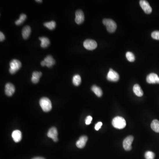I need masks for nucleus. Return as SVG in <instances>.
Here are the masks:
<instances>
[{
  "label": "nucleus",
  "instance_id": "obj_1",
  "mask_svg": "<svg viewBox=\"0 0 159 159\" xmlns=\"http://www.w3.org/2000/svg\"><path fill=\"white\" fill-rule=\"evenodd\" d=\"M112 125L114 127L118 129H122L126 126V120L122 117L117 116L114 118L112 122Z\"/></svg>",
  "mask_w": 159,
  "mask_h": 159
},
{
  "label": "nucleus",
  "instance_id": "obj_2",
  "mask_svg": "<svg viewBox=\"0 0 159 159\" xmlns=\"http://www.w3.org/2000/svg\"><path fill=\"white\" fill-rule=\"evenodd\" d=\"M39 104L43 111L46 112L52 109V103L50 100L47 97H43L40 99Z\"/></svg>",
  "mask_w": 159,
  "mask_h": 159
},
{
  "label": "nucleus",
  "instance_id": "obj_3",
  "mask_svg": "<svg viewBox=\"0 0 159 159\" xmlns=\"http://www.w3.org/2000/svg\"><path fill=\"white\" fill-rule=\"evenodd\" d=\"M103 24L106 27L107 31L110 33H113L117 28L116 23L112 19H104L103 21Z\"/></svg>",
  "mask_w": 159,
  "mask_h": 159
},
{
  "label": "nucleus",
  "instance_id": "obj_4",
  "mask_svg": "<svg viewBox=\"0 0 159 159\" xmlns=\"http://www.w3.org/2000/svg\"><path fill=\"white\" fill-rule=\"evenodd\" d=\"M21 63L20 61L13 59L10 63V73L12 74H15L21 67Z\"/></svg>",
  "mask_w": 159,
  "mask_h": 159
},
{
  "label": "nucleus",
  "instance_id": "obj_5",
  "mask_svg": "<svg viewBox=\"0 0 159 159\" xmlns=\"http://www.w3.org/2000/svg\"><path fill=\"white\" fill-rule=\"evenodd\" d=\"M85 48L88 50H92L95 49L97 47L96 42L92 39H87L83 43Z\"/></svg>",
  "mask_w": 159,
  "mask_h": 159
},
{
  "label": "nucleus",
  "instance_id": "obj_6",
  "mask_svg": "<svg viewBox=\"0 0 159 159\" xmlns=\"http://www.w3.org/2000/svg\"><path fill=\"white\" fill-rule=\"evenodd\" d=\"M107 80L112 82H116L119 79V74L112 69H110L107 76Z\"/></svg>",
  "mask_w": 159,
  "mask_h": 159
},
{
  "label": "nucleus",
  "instance_id": "obj_7",
  "mask_svg": "<svg viewBox=\"0 0 159 159\" xmlns=\"http://www.w3.org/2000/svg\"><path fill=\"white\" fill-rule=\"evenodd\" d=\"M134 137L132 136H129L124 140L123 142V146L124 149L126 151H129L132 149V142L133 141Z\"/></svg>",
  "mask_w": 159,
  "mask_h": 159
},
{
  "label": "nucleus",
  "instance_id": "obj_8",
  "mask_svg": "<svg viewBox=\"0 0 159 159\" xmlns=\"http://www.w3.org/2000/svg\"><path fill=\"white\" fill-rule=\"evenodd\" d=\"M55 63V61L54 59L51 55H48L44 60L41 63V65L42 66H47V67L50 68Z\"/></svg>",
  "mask_w": 159,
  "mask_h": 159
},
{
  "label": "nucleus",
  "instance_id": "obj_9",
  "mask_svg": "<svg viewBox=\"0 0 159 159\" xmlns=\"http://www.w3.org/2000/svg\"><path fill=\"white\" fill-rule=\"evenodd\" d=\"M140 5L144 11L147 14H150L152 12V8L148 1L145 0H141L140 1Z\"/></svg>",
  "mask_w": 159,
  "mask_h": 159
},
{
  "label": "nucleus",
  "instance_id": "obj_10",
  "mask_svg": "<svg viewBox=\"0 0 159 159\" xmlns=\"http://www.w3.org/2000/svg\"><path fill=\"white\" fill-rule=\"evenodd\" d=\"M75 16L76 23L78 24L83 23L85 20V16L83 11L81 10H78L76 12Z\"/></svg>",
  "mask_w": 159,
  "mask_h": 159
},
{
  "label": "nucleus",
  "instance_id": "obj_11",
  "mask_svg": "<svg viewBox=\"0 0 159 159\" xmlns=\"http://www.w3.org/2000/svg\"><path fill=\"white\" fill-rule=\"evenodd\" d=\"M58 132L56 128L53 127L49 130L47 133V136L49 138H52L54 142H57L58 141Z\"/></svg>",
  "mask_w": 159,
  "mask_h": 159
},
{
  "label": "nucleus",
  "instance_id": "obj_12",
  "mask_svg": "<svg viewBox=\"0 0 159 159\" xmlns=\"http://www.w3.org/2000/svg\"><path fill=\"white\" fill-rule=\"evenodd\" d=\"M15 92V87L12 83H8L5 86V93L8 96H11Z\"/></svg>",
  "mask_w": 159,
  "mask_h": 159
},
{
  "label": "nucleus",
  "instance_id": "obj_13",
  "mask_svg": "<svg viewBox=\"0 0 159 159\" xmlns=\"http://www.w3.org/2000/svg\"><path fill=\"white\" fill-rule=\"evenodd\" d=\"M159 76L156 74L151 73L146 77V81L149 84H157Z\"/></svg>",
  "mask_w": 159,
  "mask_h": 159
},
{
  "label": "nucleus",
  "instance_id": "obj_14",
  "mask_svg": "<svg viewBox=\"0 0 159 159\" xmlns=\"http://www.w3.org/2000/svg\"><path fill=\"white\" fill-rule=\"evenodd\" d=\"M87 141V137L86 136H82L76 142V145L78 148L82 149L85 146Z\"/></svg>",
  "mask_w": 159,
  "mask_h": 159
},
{
  "label": "nucleus",
  "instance_id": "obj_15",
  "mask_svg": "<svg viewBox=\"0 0 159 159\" xmlns=\"http://www.w3.org/2000/svg\"><path fill=\"white\" fill-rule=\"evenodd\" d=\"M12 138L15 142H19L22 139V133L19 130H14L12 134Z\"/></svg>",
  "mask_w": 159,
  "mask_h": 159
},
{
  "label": "nucleus",
  "instance_id": "obj_16",
  "mask_svg": "<svg viewBox=\"0 0 159 159\" xmlns=\"http://www.w3.org/2000/svg\"><path fill=\"white\" fill-rule=\"evenodd\" d=\"M31 33V28L29 26H26L23 28L22 34L24 39H26L29 38Z\"/></svg>",
  "mask_w": 159,
  "mask_h": 159
},
{
  "label": "nucleus",
  "instance_id": "obj_17",
  "mask_svg": "<svg viewBox=\"0 0 159 159\" xmlns=\"http://www.w3.org/2000/svg\"><path fill=\"white\" fill-rule=\"evenodd\" d=\"M42 75V74L41 72H37V71L34 72L32 74V79H31L32 82L34 84H37L38 83L39 79L41 77Z\"/></svg>",
  "mask_w": 159,
  "mask_h": 159
},
{
  "label": "nucleus",
  "instance_id": "obj_18",
  "mask_svg": "<svg viewBox=\"0 0 159 159\" xmlns=\"http://www.w3.org/2000/svg\"><path fill=\"white\" fill-rule=\"evenodd\" d=\"M133 91L136 96L141 97L143 95V92L139 85L136 84L133 87Z\"/></svg>",
  "mask_w": 159,
  "mask_h": 159
},
{
  "label": "nucleus",
  "instance_id": "obj_19",
  "mask_svg": "<svg viewBox=\"0 0 159 159\" xmlns=\"http://www.w3.org/2000/svg\"><path fill=\"white\" fill-rule=\"evenodd\" d=\"M39 40L41 42V47L43 48H45L49 46L50 41L49 39L46 37H42L39 38Z\"/></svg>",
  "mask_w": 159,
  "mask_h": 159
},
{
  "label": "nucleus",
  "instance_id": "obj_20",
  "mask_svg": "<svg viewBox=\"0 0 159 159\" xmlns=\"http://www.w3.org/2000/svg\"><path fill=\"white\" fill-rule=\"evenodd\" d=\"M91 89L94 92V93L99 97H100L102 96V90L99 87L94 85L92 87Z\"/></svg>",
  "mask_w": 159,
  "mask_h": 159
},
{
  "label": "nucleus",
  "instance_id": "obj_21",
  "mask_svg": "<svg viewBox=\"0 0 159 159\" xmlns=\"http://www.w3.org/2000/svg\"><path fill=\"white\" fill-rule=\"evenodd\" d=\"M151 128L156 133H159V121L156 119L153 120L151 124Z\"/></svg>",
  "mask_w": 159,
  "mask_h": 159
},
{
  "label": "nucleus",
  "instance_id": "obj_22",
  "mask_svg": "<svg viewBox=\"0 0 159 159\" xmlns=\"http://www.w3.org/2000/svg\"><path fill=\"white\" fill-rule=\"evenodd\" d=\"M81 82V79L80 76L79 75H75L73 78V83L75 86H78L80 85Z\"/></svg>",
  "mask_w": 159,
  "mask_h": 159
},
{
  "label": "nucleus",
  "instance_id": "obj_23",
  "mask_svg": "<svg viewBox=\"0 0 159 159\" xmlns=\"http://www.w3.org/2000/svg\"><path fill=\"white\" fill-rule=\"evenodd\" d=\"M44 25L50 30H54L56 27V22L54 21H51L49 22L45 23H44Z\"/></svg>",
  "mask_w": 159,
  "mask_h": 159
},
{
  "label": "nucleus",
  "instance_id": "obj_24",
  "mask_svg": "<svg viewBox=\"0 0 159 159\" xmlns=\"http://www.w3.org/2000/svg\"><path fill=\"white\" fill-rule=\"evenodd\" d=\"M27 18V16L24 14H21L20 15V18L18 20H17L15 22V24L17 25H20L22 24L26 20Z\"/></svg>",
  "mask_w": 159,
  "mask_h": 159
},
{
  "label": "nucleus",
  "instance_id": "obj_25",
  "mask_svg": "<svg viewBox=\"0 0 159 159\" xmlns=\"http://www.w3.org/2000/svg\"><path fill=\"white\" fill-rule=\"evenodd\" d=\"M126 57L129 61L133 62L135 61V58L133 53L131 52H127L126 53Z\"/></svg>",
  "mask_w": 159,
  "mask_h": 159
},
{
  "label": "nucleus",
  "instance_id": "obj_26",
  "mask_svg": "<svg viewBox=\"0 0 159 159\" xmlns=\"http://www.w3.org/2000/svg\"><path fill=\"white\" fill-rule=\"evenodd\" d=\"M145 156L146 159H154L155 154L151 151H147L145 153Z\"/></svg>",
  "mask_w": 159,
  "mask_h": 159
},
{
  "label": "nucleus",
  "instance_id": "obj_27",
  "mask_svg": "<svg viewBox=\"0 0 159 159\" xmlns=\"http://www.w3.org/2000/svg\"><path fill=\"white\" fill-rule=\"evenodd\" d=\"M151 36L154 39L159 40V31H154L151 34Z\"/></svg>",
  "mask_w": 159,
  "mask_h": 159
},
{
  "label": "nucleus",
  "instance_id": "obj_28",
  "mask_svg": "<svg viewBox=\"0 0 159 159\" xmlns=\"http://www.w3.org/2000/svg\"><path fill=\"white\" fill-rule=\"evenodd\" d=\"M92 120V117L91 116H88L85 119L86 124V125H89V124H90Z\"/></svg>",
  "mask_w": 159,
  "mask_h": 159
},
{
  "label": "nucleus",
  "instance_id": "obj_29",
  "mask_svg": "<svg viewBox=\"0 0 159 159\" xmlns=\"http://www.w3.org/2000/svg\"><path fill=\"white\" fill-rule=\"evenodd\" d=\"M102 123L101 122H98L95 126V128L96 130H99L102 126Z\"/></svg>",
  "mask_w": 159,
  "mask_h": 159
},
{
  "label": "nucleus",
  "instance_id": "obj_30",
  "mask_svg": "<svg viewBox=\"0 0 159 159\" xmlns=\"http://www.w3.org/2000/svg\"><path fill=\"white\" fill-rule=\"evenodd\" d=\"M5 39H6V37H5L4 34L2 32H0V41L1 42H2L5 40Z\"/></svg>",
  "mask_w": 159,
  "mask_h": 159
},
{
  "label": "nucleus",
  "instance_id": "obj_31",
  "mask_svg": "<svg viewBox=\"0 0 159 159\" xmlns=\"http://www.w3.org/2000/svg\"><path fill=\"white\" fill-rule=\"evenodd\" d=\"M32 159H45V158L43 157H34V158H32Z\"/></svg>",
  "mask_w": 159,
  "mask_h": 159
},
{
  "label": "nucleus",
  "instance_id": "obj_32",
  "mask_svg": "<svg viewBox=\"0 0 159 159\" xmlns=\"http://www.w3.org/2000/svg\"><path fill=\"white\" fill-rule=\"evenodd\" d=\"M37 1V2H42V1H38H38Z\"/></svg>",
  "mask_w": 159,
  "mask_h": 159
},
{
  "label": "nucleus",
  "instance_id": "obj_33",
  "mask_svg": "<svg viewBox=\"0 0 159 159\" xmlns=\"http://www.w3.org/2000/svg\"><path fill=\"white\" fill-rule=\"evenodd\" d=\"M157 84H159V78H158V82H157Z\"/></svg>",
  "mask_w": 159,
  "mask_h": 159
}]
</instances>
